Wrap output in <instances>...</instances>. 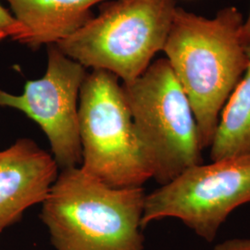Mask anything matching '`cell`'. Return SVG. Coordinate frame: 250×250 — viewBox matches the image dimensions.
<instances>
[{"label":"cell","mask_w":250,"mask_h":250,"mask_svg":"<svg viewBox=\"0 0 250 250\" xmlns=\"http://www.w3.org/2000/svg\"><path fill=\"white\" fill-rule=\"evenodd\" d=\"M244 23L235 7L213 18L177 7L162 50L190 101L203 149L212 143L224 105L248 68Z\"/></svg>","instance_id":"cell-1"},{"label":"cell","mask_w":250,"mask_h":250,"mask_svg":"<svg viewBox=\"0 0 250 250\" xmlns=\"http://www.w3.org/2000/svg\"><path fill=\"white\" fill-rule=\"evenodd\" d=\"M143 188H109L80 167L58 175L40 214L55 250H144Z\"/></svg>","instance_id":"cell-2"},{"label":"cell","mask_w":250,"mask_h":250,"mask_svg":"<svg viewBox=\"0 0 250 250\" xmlns=\"http://www.w3.org/2000/svg\"><path fill=\"white\" fill-rule=\"evenodd\" d=\"M122 87L152 178L163 186L203 163L196 117L167 59Z\"/></svg>","instance_id":"cell-3"},{"label":"cell","mask_w":250,"mask_h":250,"mask_svg":"<svg viewBox=\"0 0 250 250\" xmlns=\"http://www.w3.org/2000/svg\"><path fill=\"white\" fill-rule=\"evenodd\" d=\"M175 0H115L98 16L56 45L84 68L105 70L128 83L138 78L162 51Z\"/></svg>","instance_id":"cell-4"},{"label":"cell","mask_w":250,"mask_h":250,"mask_svg":"<svg viewBox=\"0 0 250 250\" xmlns=\"http://www.w3.org/2000/svg\"><path fill=\"white\" fill-rule=\"evenodd\" d=\"M115 74L94 70L80 90L81 169L109 188H142L152 178Z\"/></svg>","instance_id":"cell-5"},{"label":"cell","mask_w":250,"mask_h":250,"mask_svg":"<svg viewBox=\"0 0 250 250\" xmlns=\"http://www.w3.org/2000/svg\"><path fill=\"white\" fill-rule=\"evenodd\" d=\"M248 202L250 158L201 163L146 196L142 228L175 218L210 243L229 215Z\"/></svg>","instance_id":"cell-6"},{"label":"cell","mask_w":250,"mask_h":250,"mask_svg":"<svg viewBox=\"0 0 250 250\" xmlns=\"http://www.w3.org/2000/svg\"><path fill=\"white\" fill-rule=\"evenodd\" d=\"M45 75L27 82L21 95L0 89V107L18 109L36 122L45 133L54 160L62 169L82 164L77 99L86 77L85 68L48 45Z\"/></svg>","instance_id":"cell-7"},{"label":"cell","mask_w":250,"mask_h":250,"mask_svg":"<svg viewBox=\"0 0 250 250\" xmlns=\"http://www.w3.org/2000/svg\"><path fill=\"white\" fill-rule=\"evenodd\" d=\"M58 168L53 157L32 139H19L0 150V236L27 208L44 202Z\"/></svg>","instance_id":"cell-8"},{"label":"cell","mask_w":250,"mask_h":250,"mask_svg":"<svg viewBox=\"0 0 250 250\" xmlns=\"http://www.w3.org/2000/svg\"><path fill=\"white\" fill-rule=\"evenodd\" d=\"M14 17L25 28L21 44L36 49L57 44L86 24L91 8L104 0H6Z\"/></svg>","instance_id":"cell-9"},{"label":"cell","mask_w":250,"mask_h":250,"mask_svg":"<svg viewBox=\"0 0 250 250\" xmlns=\"http://www.w3.org/2000/svg\"><path fill=\"white\" fill-rule=\"evenodd\" d=\"M249 64L221 112L210 145L211 161L250 158V43Z\"/></svg>","instance_id":"cell-10"},{"label":"cell","mask_w":250,"mask_h":250,"mask_svg":"<svg viewBox=\"0 0 250 250\" xmlns=\"http://www.w3.org/2000/svg\"><path fill=\"white\" fill-rule=\"evenodd\" d=\"M26 34L25 28L0 5V41L8 37L21 43Z\"/></svg>","instance_id":"cell-11"},{"label":"cell","mask_w":250,"mask_h":250,"mask_svg":"<svg viewBox=\"0 0 250 250\" xmlns=\"http://www.w3.org/2000/svg\"><path fill=\"white\" fill-rule=\"evenodd\" d=\"M213 250H250V238H232L217 244Z\"/></svg>","instance_id":"cell-12"},{"label":"cell","mask_w":250,"mask_h":250,"mask_svg":"<svg viewBox=\"0 0 250 250\" xmlns=\"http://www.w3.org/2000/svg\"><path fill=\"white\" fill-rule=\"evenodd\" d=\"M244 36L245 39L250 45V11L248 13V16L245 18V23H244Z\"/></svg>","instance_id":"cell-13"}]
</instances>
